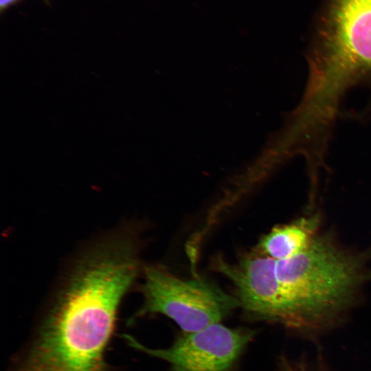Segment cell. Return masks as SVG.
Here are the masks:
<instances>
[{
    "mask_svg": "<svg viewBox=\"0 0 371 371\" xmlns=\"http://www.w3.org/2000/svg\"><path fill=\"white\" fill-rule=\"evenodd\" d=\"M320 221L317 214L302 217L273 229L261 240L262 254L280 260L290 258L305 250L317 236Z\"/></svg>",
    "mask_w": 371,
    "mask_h": 371,
    "instance_id": "6",
    "label": "cell"
},
{
    "mask_svg": "<svg viewBox=\"0 0 371 371\" xmlns=\"http://www.w3.org/2000/svg\"><path fill=\"white\" fill-rule=\"evenodd\" d=\"M144 302L134 317L161 313L172 319L185 333L219 323L240 305L237 298L201 279L183 280L159 267L144 269Z\"/></svg>",
    "mask_w": 371,
    "mask_h": 371,
    "instance_id": "2",
    "label": "cell"
},
{
    "mask_svg": "<svg viewBox=\"0 0 371 371\" xmlns=\"http://www.w3.org/2000/svg\"><path fill=\"white\" fill-rule=\"evenodd\" d=\"M275 260L251 256L236 265L216 261L218 271L235 284L238 301L249 313L284 323V312L274 271Z\"/></svg>",
    "mask_w": 371,
    "mask_h": 371,
    "instance_id": "4",
    "label": "cell"
},
{
    "mask_svg": "<svg viewBox=\"0 0 371 371\" xmlns=\"http://www.w3.org/2000/svg\"><path fill=\"white\" fill-rule=\"evenodd\" d=\"M19 0H0V9L1 11L15 3Z\"/></svg>",
    "mask_w": 371,
    "mask_h": 371,
    "instance_id": "7",
    "label": "cell"
},
{
    "mask_svg": "<svg viewBox=\"0 0 371 371\" xmlns=\"http://www.w3.org/2000/svg\"><path fill=\"white\" fill-rule=\"evenodd\" d=\"M254 335L216 323L184 333L166 349L148 348L127 334L122 338L131 348L168 362L171 371H231Z\"/></svg>",
    "mask_w": 371,
    "mask_h": 371,
    "instance_id": "3",
    "label": "cell"
},
{
    "mask_svg": "<svg viewBox=\"0 0 371 371\" xmlns=\"http://www.w3.org/2000/svg\"><path fill=\"white\" fill-rule=\"evenodd\" d=\"M139 270L137 247L106 235L77 258L11 371H109L105 352Z\"/></svg>",
    "mask_w": 371,
    "mask_h": 371,
    "instance_id": "1",
    "label": "cell"
},
{
    "mask_svg": "<svg viewBox=\"0 0 371 371\" xmlns=\"http://www.w3.org/2000/svg\"><path fill=\"white\" fill-rule=\"evenodd\" d=\"M320 41L371 60V0H333Z\"/></svg>",
    "mask_w": 371,
    "mask_h": 371,
    "instance_id": "5",
    "label": "cell"
}]
</instances>
